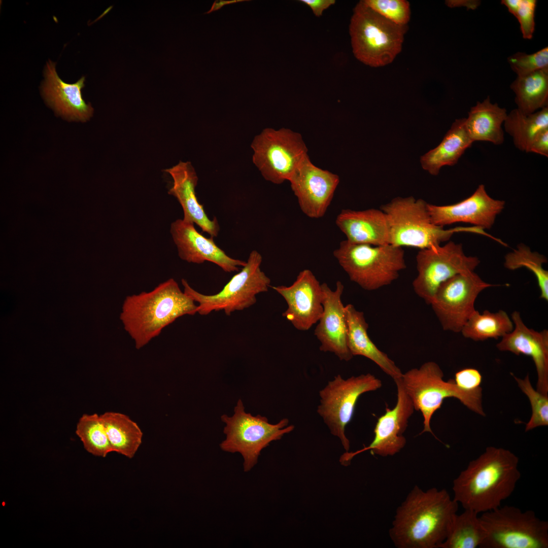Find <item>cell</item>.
Listing matches in <instances>:
<instances>
[{"label":"cell","instance_id":"obj_30","mask_svg":"<svg viewBox=\"0 0 548 548\" xmlns=\"http://www.w3.org/2000/svg\"><path fill=\"white\" fill-rule=\"evenodd\" d=\"M505 131L511 136L515 146L529 153L530 144L541 130L548 128V107L526 114L517 108L507 114L503 123Z\"/></svg>","mask_w":548,"mask_h":548},{"label":"cell","instance_id":"obj_26","mask_svg":"<svg viewBox=\"0 0 548 548\" xmlns=\"http://www.w3.org/2000/svg\"><path fill=\"white\" fill-rule=\"evenodd\" d=\"M507 115L506 110L497 103H492L489 96L482 102L477 101L465 118V128L469 138L473 142L502 144L504 141L502 125Z\"/></svg>","mask_w":548,"mask_h":548},{"label":"cell","instance_id":"obj_19","mask_svg":"<svg viewBox=\"0 0 548 548\" xmlns=\"http://www.w3.org/2000/svg\"><path fill=\"white\" fill-rule=\"evenodd\" d=\"M323 314L314 334L320 342L319 349L334 354L340 360L349 361L353 356L347 346L348 327L345 306L341 300L344 286L340 281L334 290L322 284Z\"/></svg>","mask_w":548,"mask_h":548},{"label":"cell","instance_id":"obj_8","mask_svg":"<svg viewBox=\"0 0 548 548\" xmlns=\"http://www.w3.org/2000/svg\"><path fill=\"white\" fill-rule=\"evenodd\" d=\"M485 538L480 548H547L548 522L533 510L504 505L482 513Z\"/></svg>","mask_w":548,"mask_h":548},{"label":"cell","instance_id":"obj_21","mask_svg":"<svg viewBox=\"0 0 548 548\" xmlns=\"http://www.w3.org/2000/svg\"><path fill=\"white\" fill-rule=\"evenodd\" d=\"M511 320L514 325L513 330L502 337L496 347L501 351L531 357L537 374L536 390L547 395L548 330L537 331L528 328L518 311L512 313Z\"/></svg>","mask_w":548,"mask_h":548},{"label":"cell","instance_id":"obj_23","mask_svg":"<svg viewBox=\"0 0 548 548\" xmlns=\"http://www.w3.org/2000/svg\"><path fill=\"white\" fill-rule=\"evenodd\" d=\"M165 171L173 180L168 193L175 196L181 204L183 219L195 223L211 237L217 236L220 230L218 222L216 218L210 219L208 217L203 206L197 200L195 187L198 177L191 162L180 161Z\"/></svg>","mask_w":548,"mask_h":548},{"label":"cell","instance_id":"obj_10","mask_svg":"<svg viewBox=\"0 0 548 548\" xmlns=\"http://www.w3.org/2000/svg\"><path fill=\"white\" fill-rule=\"evenodd\" d=\"M262 257L256 250L252 251L246 265L232 277L218 293L205 295L193 289L187 281L181 280L183 291L198 303L197 313L207 315L215 311H223L227 316L254 305L256 295L265 292L270 287V279L260 268Z\"/></svg>","mask_w":548,"mask_h":548},{"label":"cell","instance_id":"obj_28","mask_svg":"<svg viewBox=\"0 0 548 548\" xmlns=\"http://www.w3.org/2000/svg\"><path fill=\"white\" fill-rule=\"evenodd\" d=\"M100 415L113 451L133 458L142 442L143 434L138 424L121 413L107 412Z\"/></svg>","mask_w":548,"mask_h":548},{"label":"cell","instance_id":"obj_5","mask_svg":"<svg viewBox=\"0 0 548 548\" xmlns=\"http://www.w3.org/2000/svg\"><path fill=\"white\" fill-rule=\"evenodd\" d=\"M407 25H398L359 1L350 19L349 33L357 59L372 67L391 63L401 51Z\"/></svg>","mask_w":548,"mask_h":548},{"label":"cell","instance_id":"obj_34","mask_svg":"<svg viewBox=\"0 0 548 548\" xmlns=\"http://www.w3.org/2000/svg\"><path fill=\"white\" fill-rule=\"evenodd\" d=\"M547 261L546 258L536 252H532L524 244L505 256L504 265L509 270L525 267L532 271L535 276L540 291V298L548 301V271L543 268Z\"/></svg>","mask_w":548,"mask_h":548},{"label":"cell","instance_id":"obj_14","mask_svg":"<svg viewBox=\"0 0 548 548\" xmlns=\"http://www.w3.org/2000/svg\"><path fill=\"white\" fill-rule=\"evenodd\" d=\"M495 286L483 281L474 271L457 275L442 283L430 305L442 329L460 332L472 313L478 294Z\"/></svg>","mask_w":548,"mask_h":548},{"label":"cell","instance_id":"obj_42","mask_svg":"<svg viewBox=\"0 0 548 548\" xmlns=\"http://www.w3.org/2000/svg\"><path fill=\"white\" fill-rule=\"evenodd\" d=\"M446 5L451 8L457 7H466L469 9H475L480 4L478 1H447L446 2Z\"/></svg>","mask_w":548,"mask_h":548},{"label":"cell","instance_id":"obj_40","mask_svg":"<svg viewBox=\"0 0 548 548\" xmlns=\"http://www.w3.org/2000/svg\"><path fill=\"white\" fill-rule=\"evenodd\" d=\"M529 152L548 157V128L539 131L533 139Z\"/></svg>","mask_w":548,"mask_h":548},{"label":"cell","instance_id":"obj_36","mask_svg":"<svg viewBox=\"0 0 548 548\" xmlns=\"http://www.w3.org/2000/svg\"><path fill=\"white\" fill-rule=\"evenodd\" d=\"M512 70L517 77L524 76L536 71L548 68V47L532 54L518 52L507 59Z\"/></svg>","mask_w":548,"mask_h":548},{"label":"cell","instance_id":"obj_33","mask_svg":"<svg viewBox=\"0 0 548 548\" xmlns=\"http://www.w3.org/2000/svg\"><path fill=\"white\" fill-rule=\"evenodd\" d=\"M76 433L85 450L94 456L105 457L113 452L101 415H83L77 423Z\"/></svg>","mask_w":548,"mask_h":548},{"label":"cell","instance_id":"obj_37","mask_svg":"<svg viewBox=\"0 0 548 548\" xmlns=\"http://www.w3.org/2000/svg\"><path fill=\"white\" fill-rule=\"evenodd\" d=\"M375 12L398 25H407L411 15L409 3L405 0H364Z\"/></svg>","mask_w":548,"mask_h":548},{"label":"cell","instance_id":"obj_32","mask_svg":"<svg viewBox=\"0 0 548 548\" xmlns=\"http://www.w3.org/2000/svg\"><path fill=\"white\" fill-rule=\"evenodd\" d=\"M478 515L469 509H464L460 515L457 513L439 548L480 547L485 534Z\"/></svg>","mask_w":548,"mask_h":548},{"label":"cell","instance_id":"obj_3","mask_svg":"<svg viewBox=\"0 0 548 548\" xmlns=\"http://www.w3.org/2000/svg\"><path fill=\"white\" fill-rule=\"evenodd\" d=\"M195 303L169 279L151 291L126 296L120 319L139 350L178 318L197 313Z\"/></svg>","mask_w":548,"mask_h":548},{"label":"cell","instance_id":"obj_4","mask_svg":"<svg viewBox=\"0 0 548 548\" xmlns=\"http://www.w3.org/2000/svg\"><path fill=\"white\" fill-rule=\"evenodd\" d=\"M443 375L442 370L436 362L428 361L419 368L408 370L400 378L415 410L422 414L423 429L421 433L429 432L435 436L430 426L431 419L434 413L441 407L443 400L449 397L456 398L471 411L482 416H486L481 387L470 391L465 390L459 387L454 379L443 380Z\"/></svg>","mask_w":548,"mask_h":548},{"label":"cell","instance_id":"obj_22","mask_svg":"<svg viewBox=\"0 0 548 548\" xmlns=\"http://www.w3.org/2000/svg\"><path fill=\"white\" fill-rule=\"evenodd\" d=\"M45 80L42 86V95L46 102L58 115L67 120H88L93 113L90 104L82 97L85 77L74 84L64 82L58 76L55 64L49 60L44 70Z\"/></svg>","mask_w":548,"mask_h":548},{"label":"cell","instance_id":"obj_12","mask_svg":"<svg viewBox=\"0 0 548 548\" xmlns=\"http://www.w3.org/2000/svg\"><path fill=\"white\" fill-rule=\"evenodd\" d=\"M382 386L381 381L369 373L347 379L338 374L320 390L317 412L331 433L339 438L346 452H349L350 442L346 428L352 419L359 398Z\"/></svg>","mask_w":548,"mask_h":548},{"label":"cell","instance_id":"obj_20","mask_svg":"<svg viewBox=\"0 0 548 548\" xmlns=\"http://www.w3.org/2000/svg\"><path fill=\"white\" fill-rule=\"evenodd\" d=\"M170 233L180 258L189 263L201 264L204 261L214 263L226 272L238 270L246 262L227 255L214 241L206 237L195 229L194 223L184 219H177L171 224Z\"/></svg>","mask_w":548,"mask_h":548},{"label":"cell","instance_id":"obj_16","mask_svg":"<svg viewBox=\"0 0 548 548\" xmlns=\"http://www.w3.org/2000/svg\"><path fill=\"white\" fill-rule=\"evenodd\" d=\"M289 181L301 211L309 218L318 219L325 214L339 178L315 166L307 155Z\"/></svg>","mask_w":548,"mask_h":548},{"label":"cell","instance_id":"obj_15","mask_svg":"<svg viewBox=\"0 0 548 548\" xmlns=\"http://www.w3.org/2000/svg\"><path fill=\"white\" fill-rule=\"evenodd\" d=\"M394 381L397 392L395 406L391 409L386 407L385 413L378 418L374 429V438L368 446L354 452H346L341 456L339 461L342 465L349 464L353 457L367 451L383 457L393 456L405 446L406 439L403 433L415 408L400 378Z\"/></svg>","mask_w":548,"mask_h":548},{"label":"cell","instance_id":"obj_35","mask_svg":"<svg viewBox=\"0 0 548 548\" xmlns=\"http://www.w3.org/2000/svg\"><path fill=\"white\" fill-rule=\"evenodd\" d=\"M519 387L528 397L532 408L531 417L526 425L527 432L536 427L548 425V395L543 394L532 387L528 374L524 379L513 375Z\"/></svg>","mask_w":548,"mask_h":548},{"label":"cell","instance_id":"obj_13","mask_svg":"<svg viewBox=\"0 0 548 548\" xmlns=\"http://www.w3.org/2000/svg\"><path fill=\"white\" fill-rule=\"evenodd\" d=\"M416 261L418 274L413 289L428 305L442 283L457 275L474 271L480 262L477 257L466 255L462 244L452 241L420 250Z\"/></svg>","mask_w":548,"mask_h":548},{"label":"cell","instance_id":"obj_2","mask_svg":"<svg viewBox=\"0 0 548 548\" xmlns=\"http://www.w3.org/2000/svg\"><path fill=\"white\" fill-rule=\"evenodd\" d=\"M519 459L508 450L487 447L453 482V499L478 514L501 506L521 478Z\"/></svg>","mask_w":548,"mask_h":548},{"label":"cell","instance_id":"obj_31","mask_svg":"<svg viewBox=\"0 0 548 548\" xmlns=\"http://www.w3.org/2000/svg\"><path fill=\"white\" fill-rule=\"evenodd\" d=\"M513 323L505 311L493 313L485 310L482 313L475 310L463 327V336L476 341L490 338L498 339L510 332Z\"/></svg>","mask_w":548,"mask_h":548},{"label":"cell","instance_id":"obj_44","mask_svg":"<svg viewBox=\"0 0 548 548\" xmlns=\"http://www.w3.org/2000/svg\"><path fill=\"white\" fill-rule=\"evenodd\" d=\"M521 0H502L501 3L505 6L508 11L515 15L520 5Z\"/></svg>","mask_w":548,"mask_h":548},{"label":"cell","instance_id":"obj_18","mask_svg":"<svg viewBox=\"0 0 548 548\" xmlns=\"http://www.w3.org/2000/svg\"><path fill=\"white\" fill-rule=\"evenodd\" d=\"M504 205V201L490 197L481 184L471 195L460 202L446 206L427 203V209L432 222L439 226L463 222L490 229Z\"/></svg>","mask_w":548,"mask_h":548},{"label":"cell","instance_id":"obj_6","mask_svg":"<svg viewBox=\"0 0 548 548\" xmlns=\"http://www.w3.org/2000/svg\"><path fill=\"white\" fill-rule=\"evenodd\" d=\"M333 254L350 280L367 291L391 284L406 268L403 248L391 244L373 246L345 240Z\"/></svg>","mask_w":548,"mask_h":548},{"label":"cell","instance_id":"obj_38","mask_svg":"<svg viewBox=\"0 0 548 548\" xmlns=\"http://www.w3.org/2000/svg\"><path fill=\"white\" fill-rule=\"evenodd\" d=\"M537 1L521 0L520 7L515 15L520 25L523 38L531 39L535 30V11Z\"/></svg>","mask_w":548,"mask_h":548},{"label":"cell","instance_id":"obj_39","mask_svg":"<svg viewBox=\"0 0 548 548\" xmlns=\"http://www.w3.org/2000/svg\"><path fill=\"white\" fill-rule=\"evenodd\" d=\"M454 381L460 388L470 391L480 386L482 376L478 370L467 368L457 371L455 373Z\"/></svg>","mask_w":548,"mask_h":548},{"label":"cell","instance_id":"obj_17","mask_svg":"<svg viewBox=\"0 0 548 548\" xmlns=\"http://www.w3.org/2000/svg\"><path fill=\"white\" fill-rule=\"evenodd\" d=\"M272 288L285 299L287 308L282 316L296 329L308 330L319 321L323 312V290L311 270L300 271L290 286Z\"/></svg>","mask_w":548,"mask_h":548},{"label":"cell","instance_id":"obj_1","mask_svg":"<svg viewBox=\"0 0 548 548\" xmlns=\"http://www.w3.org/2000/svg\"><path fill=\"white\" fill-rule=\"evenodd\" d=\"M459 503L445 489L416 485L397 508L389 535L397 548H439Z\"/></svg>","mask_w":548,"mask_h":548},{"label":"cell","instance_id":"obj_9","mask_svg":"<svg viewBox=\"0 0 548 548\" xmlns=\"http://www.w3.org/2000/svg\"><path fill=\"white\" fill-rule=\"evenodd\" d=\"M221 419L226 424L223 430L226 438L220 447L225 452L241 454L245 472L250 471L257 464L263 449L294 429L293 425H289L287 418L271 424L264 416H254L246 413L241 399L234 408L233 415L231 417L223 415Z\"/></svg>","mask_w":548,"mask_h":548},{"label":"cell","instance_id":"obj_27","mask_svg":"<svg viewBox=\"0 0 548 548\" xmlns=\"http://www.w3.org/2000/svg\"><path fill=\"white\" fill-rule=\"evenodd\" d=\"M465 118L456 119L444 136L441 143L421 158L423 168L432 175H437L444 166L457 163L465 151L473 143L465 125Z\"/></svg>","mask_w":548,"mask_h":548},{"label":"cell","instance_id":"obj_25","mask_svg":"<svg viewBox=\"0 0 548 548\" xmlns=\"http://www.w3.org/2000/svg\"><path fill=\"white\" fill-rule=\"evenodd\" d=\"M348 327L347 346L353 356H362L375 363L394 380L401 378L403 373L384 352L381 351L369 337L364 313L352 304L345 306Z\"/></svg>","mask_w":548,"mask_h":548},{"label":"cell","instance_id":"obj_7","mask_svg":"<svg viewBox=\"0 0 548 548\" xmlns=\"http://www.w3.org/2000/svg\"><path fill=\"white\" fill-rule=\"evenodd\" d=\"M380 209L387 220L389 244L420 250L440 245L463 228L444 229L434 224L427 209V202L412 196L397 197L382 206Z\"/></svg>","mask_w":548,"mask_h":548},{"label":"cell","instance_id":"obj_11","mask_svg":"<svg viewBox=\"0 0 548 548\" xmlns=\"http://www.w3.org/2000/svg\"><path fill=\"white\" fill-rule=\"evenodd\" d=\"M251 147L254 164L266 180L276 184L289 181L308 155L301 135L285 128L264 129Z\"/></svg>","mask_w":548,"mask_h":548},{"label":"cell","instance_id":"obj_24","mask_svg":"<svg viewBox=\"0 0 548 548\" xmlns=\"http://www.w3.org/2000/svg\"><path fill=\"white\" fill-rule=\"evenodd\" d=\"M335 224L346 235V240L351 243L390 244L387 220L381 209L342 210L336 218Z\"/></svg>","mask_w":548,"mask_h":548},{"label":"cell","instance_id":"obj_43","mask_svg":"<svg viewBox=\"0 0 548 548\" xmlns=\"http://www.w3.org/2000/svg\"><path fill=\"white\" fill-rule=\"evenodd\" d=\"M248 2L250 0H216L214 2L211 9L204 14H210L221 9L223 6L227 5L233 4L237 3Z\"/></svg>","mask_w":548,"mask_h":548},{"label":"cell","instance_id":"obj_29","mask_svg":"<svg viewBox=\"0 0 548 548\" xmlns=\"http://www.w3.org/2000/svg\"><path fill=\"white\" fill-rule=\"evenodd\" d=\"M510 88L515 94L517 109L529 114L548 105V68L517 77Z\"/></svg>","mask_w":548,"mask_h":548},{"label":"cell","instance_id":"obj_41","mask_svg":"<svg viewBox=\"0 0 548 548\" xmlns=\"http://www.w3.org/2000/svg\"><path fill=\"white\" fill-rule=\"evenodd\" d=\"M308 6L316 17H321L323 12L335 3V0H301Z\"/></svg>","mask_w":548,"mask_h":548}]
</instances>
